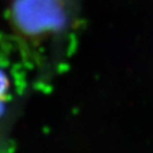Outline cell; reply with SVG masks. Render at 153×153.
Listing matches in <instances>:
<instances>
[{"label": "cell", "mask_w": 153, "mask_h": 153, "mask_svg": "<svg viewBox=\"0 0 153 153\" xmlns=\"http://www.w3.org/2000/svg\"><path fill=\"white\" fill-rule=\"evenodd\" d=\"M10 79L2 68H0V119L4 117L10 97Z\"/></svg>", "instance_id": "obj_1"}]
</instances>
